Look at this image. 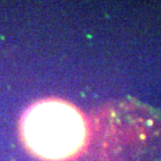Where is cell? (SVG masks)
<instances>
[{
	"instance_id": "6da1fadb",
	"label": "cell",
	"mask_w": 161,
	"mask_h": 161,
	"mask_svg": "<svg viewBox=\"0 0 161 161\" xmlns=\"http://www.w3.org/2000/svg\"><path fill=\"white\" fill-rule=\"evenodd\" d=\"M79 161H160L161 115L119 103L97 114L87 128Z\"/></svg>"
},
{
	"instance_id": "3957f363",
	"label": "cell",
	"mask_w": 161,
	"mask_h": 161,
	"mask_svg": "<svg viewBox=\"0 0 161 161\" xmlns=\"http://www.w3.org/2000/svg\"><path fill=\"white\" fill-rule=\"evenodd\" d=\"M160 161H161V160H160Z\"/></svg>"
},
{
	"instance_id": "7a4b0ae2",
	"label": "cell",
	"mask_w": 161,
	"mask_h": 161,
	"mask_svg": "<svg viewBox=\"0 0 161 161\" xmlns=\"http://www.w3.org/2000/svg\"><path fill=\"white\" fill-rule=\"evenodd\" d=\"M22 134L36 155L47 160H63L82 150L87 126L73 106L50 99L36 104L25 112Z\"/></svg>"
}]
</instances>
